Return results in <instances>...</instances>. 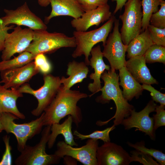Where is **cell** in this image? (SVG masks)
<instances>
[{"label": "cell", "instance_id": "484cf974", "mask_svg": "<svg viewBox=\"0 0 165 165\" xmlns=\"http://www.w3.org/2000/svg\"><path fill=\"white\" fill-rule=\"evenodd\" d=\"M161 0H142L143 16L142 20L141 32L147 28L150 24V20L152 15L159 10Z\"/></svg>", "mask_w": 165, "mask_h": 165}, {"label": "cell", "instance_id": "f546056e", "mask_svg": "<svg viewBox=\"0 0 165 165\" xmlns=\"http://www.w3.org/2000/svg\"><path fill=\"white\" fill-rule=\"evenodd\" d=\"M160 8L156 12L153 13L150 18V24L160 28H165V1L161 0Z\"/></svg>", "mask_w": 165, "mask_h": 165}, {"label": "cell", "instance_id": "ffe728a7", "mask_svg": "<svg viewBox=\"0 0 165 165\" xmlns=\"http://www.w3.org/2000/svg\"><path fill=\"white\" fill-rule=\"evenodd\" d=\"M23 97V93L18 89H6L0 83V113H11L19 119H25V116L17 108L16 101Z\"/></svg>", "mask_w": 165, "mask_h": 165}, {"label": "cell", "instance_id": "9c48e42d", "mask_svg": "<svg viewBox=\"0 0 165 165\" xmlns=\"http://www.w3.org/2000/svg\"><path fill=\"white\" fill-rule=\"evenodd\" d=\"M113 32L110 33L103 46V57L108 61L111 69L119 70L125 66V53L127 46L122 42L119 31V20L115 19Z\"/></svg>", "mask_w": 165, "mask_h": 165}, {"label": "cell", "instance_id": "ac0fdd59", "mask_svg": "<svg viewBox=\"0 0 165 165\" xmlns=\"http://www.w3.org/2000/svg\"><path fill=\"white\" fill-rule=\"evenodd\" d=\"M50 4L51 11L48 16L45 17L46 24L54 17L68 16L77 19L84 13L77 0H50Z\"/></svg>", "mask_w": 165, "mask_h": 165}, {"label": "cell", "instance_id": "1f68e13d", "mask_svg": "<svg viewBox=\"0 0 165 165\" xmlns=\"http://www.w3.org/2000/svg\"><path fill=\"white\" fill-rule=\"evenodd\" d=\"M130 162H138L144 165H160L150 155L136 150L130 151Z\"/></svg>", "mask_w": 165, "mask_h": 165}, {"label": "cell", "instance_id": "f35d334b", "mask_svg": "<svg viewBox=\"0 0 165 165\" xmlns=\"http://www.w3.org/2000/svg\"><path fill=\"white\" fill-rule=\"evenodd\" d=\"M128 0H112V2L116 1V5L113 13L116 14L119 10H121Z\"/></svg>", "mask_w": 165, "mask_h": 165}, {"label": "cell", "instance_id": "d4e9b609", "mask_svg": "<svg viewBox=\"0 0 165 165\" xmlns=\"http://www.w3.org/2000/svg\"><path fill=\"white\" fill-rule=\"evenodd\" d=\"M35 56L32 53L24 51L12 59L0 61V72L22 67L32 61Z\"/></svg>", "mask_w": 165, "mask_h": 165}, {"label": "cell", "instance_id": "d590c367", "mask_svg": "<svg viewBox=\"0 0 165 165\" xmlns=\"http://www.w3.org/2000/svg\"><path fill=\"white\" fill-rule=\"evenodd\" d=\"M85 12L108 4V0H77Z\"/></svg>", "mask_w": 165, "mask_h": 165}, {"label": "cell", "instance_id": "e575fe53", "mask_svg": "<svg viewBox=\"0 0 165 165\" xmlns=\"http://www.w3.org/2000/svg\"><path fill=\"white\" fill-rule=\"evenodd\" d=\"M143 90H147L150 92L152 100L160 105H165V94H163L152 86L150 84H143L141 85Z\"/></svg>", "mask_w": 165, "mask_h": 165}, {"label": "cell", "instance_id": "8992f818", "mask_svg": "<svg viewBox=\"0 0 165 165\" xmlns=\"http://www.w3.org/2000/svg\"><path fill=\"white\" fill-rule=\"evenodd\" d=\"M50 128V126H46L42 132L39 141L35 145H26L15 160L16 165H50L59 163L61 158L54 154H48L46 151L51 132Z\"/></svg>", "mask_w": 165, "mask_h": 165}, {"label": "cell", "instance_id": "30bf717a", "mask_svg": "<svg viewBox=\"0 0 165 165\" xmlns=\"http://www.w3.org/2000/svg\"><path fill=\"white\" fill-rule=\"evenodd\" d=\"M98 145V140L92 139H88L86 144L79 148L61 141L57 143L54 154L61 158L65 156H70L84 165H97L96 153Z\"/></svg>", "mask_w": 165, "mask_h": 165}, {"label": "cell", "instance_id": "d6a6232c", "mask_svg": "<svg viewBox=\"0 0 165 165\" xmlns=\"http://www.w3.org/2000/svg\"><path fill=\"white\" fill-rule=\"evenodd\" d=\"M34 61L36 68L43 75L48 74L51 72L52 65L45 54L39 53L35 57Z\"/></svg>", "mask_w": 165, "mask_h": 165}, {"label": "cell", "instance_id": "74e56055", "mask_svg": "<svg viewBox=\"0 0 165 165\" xmlns=\"http://www.w3.org/2000/svg\"><path fill=\"white\" fill-rule=\"evenodd\" d=\"M14 27V25L3 26L0 24V52L2 51L4 49L5 40L8 33V31L13 29Z\"/></svg>", "mask_w": 165, "mask_h": 165}, {"label": "cell", "instance_id": "cb8c5ba5", "mask_svg": "<svg viewBox=\"0 0 165 165\" xmlns=\"http://www.w3.org/2000/svg\"><path fill=\"white\" fill-rule=\"evenodd\" d=\"M154 44L147 28L132 39L127 45L128 58L137 56H143L148 48Z\"/></svg>", "mask_w": 165, "mask_h": 165}, {"label": "cell", "instance_id": "83f0119b", "mask_svg": "<svg viewBox=\"0 0 165 165\" xmlns=\"http://www.w3.org/2000/svg\"><path fill=\"white\" fill-rule=\"evenodd\" d=\"M146 63L165 64V47L154 44L147 50L143 55Z\"/></svg>", "mask_w": 165, "mask_h": 165}, {"label": "cell", "instance_id": "8fae6325", "mask_svg": "<svg viewBox=\"0 0 165 165\" xmlns=\"http://www.w3.org/2000/svg\"><path fill=\"white\" fill-rule=\"evenodd\" d=\"M4 11L5 15L0 18V24L3 26L13 24L26 26L33 30L47 29L46 24L31 11L26 2L15 10L5 9Z\"/></svg>", "mask_w": 165, "mask_h": 165}, {"label": "cell", "instance_id": "3957f363", "mask_svg": "<svg viewBox=\"0 0 165 165\" xmlns=\"http://www.w3.org/2000/svg\"><path fill=\"white\" fill-rule=\"evenodd\" d=\"M76 43L74 37L59 32H50L44 30H33V40L25 51L35 57L39 53H51L64 47L74 48Z\"/></svg>", "mask_w": 165, "mask_h": 165}, {"label": "cell", "instance_id": "ab89813d", "mask_svg": "<svg viewBox=\"0 0 165 165\" xmlns=\"http://www.w3.org/2000/svg\"><path fill=\"white\" fill-rule=\"evenodd\" d=\"M50 0H38V4L42 7H46L50 4Z\"/></svg>", "mask_w": 165, "mask_h": 165}, {"label": "cell", "instance_id": "52a82bcc", "mask_svg": "<svg viewBox=\"0 0 165 165\" xmlns=\"http://www.w3.org/2000/svg\"><path fill=\"white\" fill-rule=\"evenodd\" d=\"M43 85L38 90L33 89L27 83L18 88L21 93L32 95L37 99V106L31 112L32 114L35 116H39L42 113L53 100L62 85L59 76L49 74L43 75Z\"/></svg>", "mask_w": 165, "mask_h": 165}, {"label": "cell", "instance_id": "7c38bea8", "mask_svg": "<svg viewBox=\"0 0 165 165\" xmlns=\"http://www.w3.org/2000/svg\"><path fill=\"white\" fill-rule=\"evenodd\" d=\"M156 105L152 100L148 103L143 109L139 112H136L135 109H133L130 115L124 119L121 124L127 130L135 128L136 131L138 130L145 133L152 140H155L156 130L153 127V117L149 116V114L155 112Z\"/></svg>", "mask_w": 165, "mask_h": 165}, {"label": "cell", "instance_id": "7a4b0ae2", "mask_svg": "<svg viewBox=\"0 0 165 165\" xmlns=\"http://www.w3.org/2000/svg\"><path fill=\"white\" fill-rule=\"evenodd\" d=\"M107 71L105 70L101 75V78L104 81V84L100 90L101 94L97 97L95 100L97 102L103 104L113 100L116 105V110L114 115L109 119L105 121L99 120L96 124L102 126L114 119L113 125L116 126L121 124L123 119L130 115L134 108L123 97L119 86V76L116 70L110 69Z\"/></svg>", "mask_w": 165, "mask_h": 165}, {"label": "cell", "instance_id": "7402d4cb", "mask_svg": "<svg viewBox=\"0 0 165 165\" xmlns=\"http://www.w3.org/2000/svg\"><path fill=\"white\" fill-rule=\"evenodd\" d=\"M119 71L120 80L119 84L123 88L122 94L124 98L128 101H131L134 97L138 99L143 90L141 85L132 76L125 66Z\"/></svg>", "mask_w": 165, "mask_h": 165}, {"label": "cell", "instance_id": "8d00e7d4", "mask_svg": "<svg viewBox=\"0 0 165 165\" xmlns=\"http://www.w3.org/2000/svg\"><path fill=\"white\" fill-rule=\"evenodd\" d=\"M3 139L6 146L5 152L0 162V165H10L12 164L11 150L12 148L9 145V137L7 135L4 137Z\"/></svg>", "mask_w": 165, "mask_h": 165}, {"label": "cell", "instance_id": "d6986e66", "mask_svg": "<svg viewBox=\"0 0 165 165\" xmlns=\"http://www.w3.org/2000/svg\"><path fill=\"white\" fill-rule=\"evenodd\" d=\"M143 56H137L129 58L125 66L139 83L147 84H158V82L150 73L147 66Z\"/></svg>", "mask_w": 165, "mask_h": 165}, {"label": "cell", "instance_id": "b9f144b4", "mask_svg": "<svg viewBox=\"0 0 165 165\" xmlns=\"http://www.w3.org/2000/svg\"><path fill=\"white\" fill-rule=\"evenodd\" d=\"M0 115H1V113H0Z\"/></svg>", "mask_w": 165, "mask_h": 165}, {"label": "cell", "instance_id": "60d3db41", "mask_svg": "<svg viewBox=\"0 0 165 165\" xmlns=\"http://www.w3.org/2000/svg\"><path fill=\"white\" fill-rule=\"evenodd\" d=\"M4 130L3 127L2 126V123L0 121V132H1L3 130Z\"/></svg>", "mask_w": 165, "mask_h": 165}, {"label": "cell", "instance_id": "5b68a950", "mask_svg": "<svg viewBox=\"0 0 165 165\" xmlns=\"http://www.w3.org/2000/svg\"><path fill=\"white\" fill-rule=\"evenodd\" d=\"M43 112L41 116L30 122L22 124L15 123L14 120L19 118L9 112L1 113L0 121L4 130L8 133H11L17 141V148L21 152L26 145L27 141L41 132L43 125Z\"/></svg>", "mask_w": 165, "mask_h": 165}, {"label": "cell", "instance_id": "5bb4252c", "mask_svg": "<svg viewBox=\"0 0 165 165\" xmlns=\"http://www.w3.org/2000/svg\"><path fill=\"white\" fill-rule=\"evenodd\" d=\"M97 165H129L130 156L121 146L108 141L98 146L96 153Z\"/></svg>", "mask_w": 165, "mask_h": 165}, {"label": "cell", "instance_id": "277c9868", "mask_svg": "<svg viewBox=\"0 0 165 165\" xmlns=\"http://www.w3.org/2000/svg\"><path fill=\"white\" fill-rule=\"evenodd\" d=\"M115 17L112 16L110 18L99 28L89 31H76L73 32L76 43V48L72 56L76 58L83 55L84 62L89 65V56L94 46L102 42L103 46L105 44L107 37L112 29Z\"/></svg>", "mask_w": 165, "mask_h": 165}, {"label": "cell", "instance_id": "6da1fadb", "mask_svg": "<svg viewBox=\"0 0 165 165\" xmlns=\"http://www.w3.org/2000/svg\"><path fill=\"white\" fill-rule=\"evenodd\" d=\"M61 86L53 100L43 112V125L51 126L59 123L61 119L70 115L73 122L78 127L82 116L77 104L80 99L86 98L88 95L79 90H63Z\"/></svg>", "mask_w": 165, "mask_h": 165}, {"label": "cell", "instance_id": "2e32d148", "mask_svg": "<svg viewBox=\"0 0 165 165\" xmlns=\"http://www.w3.org/2000/svg\"><path fill=\"white\" fill-rule=\"evenodd\" d=\"M109 5L107 4L97 8L88 10L77 19H73L71 25L76 31H85L91 27L98 26L101 23L108 20L112 16Z\"/></svg>", "mask_w": 165, "mask_h": 165}, {"label": "cell", "instance_id": "4dcf8cb0", "mask_svg": "<svg viewBox=\"0 0 165 165\" xmlns=\"http://www.w3.org/2000/svg\"><path fill=\"white\" fill-rule=\"evenodd\" d=\"M147 28L154 44L165 47V28H158L149 24Z\"/></svg>", "mask_w": 165, "mask_h": 165}, {"label": "cell", "instance_id": "44dd1931", "mask_svg": "<svg viewBox=\"0 0 165 165\" xmlns=\"http://www.w3.org/2000/svg\"><path fill=\"white\" fill-rule=\"evenodd\" d=\"M67 75V78L62 76L61 79V87L64 90H68L75 84L82 82L86 78L89 70L84 62H78L73 61L68 65Z\"/></svg>", "mask_w": 165, "mask_h": 165}, {"label": "cell", "instance_id": "4fadbf2b", "mask_svg": "<svg viewBox=\"0 0 165 165\" xmlns=\"http://www.w3.org/2000/svg\"><path fill=\"white\" fill-rule=\"evenodd\" d=\"M8 33L5 40L4 47L2 51V60L11 59L15 54L24 51L32 42L33 30L29 28H22L20 26L13 28Z\"/></svg>", "mask_w": 165, "mask_h": 165}, {"label": "cell", "instance_id": "4316f807", "mask_svg": "<svg viewBox=\"0 0 165 165\" xmlns=\"http://www.w3.org/2000/svg\"><path fill=\"white\" fill-rule=\"evenodd\" d=\"M127 143L129 147L134 148L135 150L152 156L160 165H165V154L162 151L158 149L146 147L144 141L142 140L134 144L127 141Z\"/></svg>", "mask_w": 165, "mask_h": 165}, {"label": "cell", "instance_id": "9a60e30c", "mask_svg": "<svg viewBox=\"0 0 165 165\" xmlns=\"http://www.w3.org/2000/svg\"><path fill=\"white\" fill-rule=\"evenodd\" d=\"M1 72L0 83H3V86L6 89H18L39 72L34 62L32 61L22 67Z\"/></svg>", "mask_w": 165, "mask_h": 165}, {"label": "cell", "instance_id": "e0dca14e", "mask_svg": "<svg viewBox=\"0 0 165 165\" xmlns=\"http://www.w3.org/2000/svg\"><path fill=\"white\" fill-rule=\"evenodd\" d=\"M91 57L90 60L89 65L94 69V72L91 73L90 78L93 80V83H90L88 86L89 91L93 94L100 91L102 87L100 79L102 74L105 70L110 69V66L105 64L103 60V55L100 46L93 47L90 51Z\"/></svg>", "mask_w": 165, "mask_h": 165}, {"label": "cell", "instance_id": "836d02e7", "mask_svg": "<svg viewBox=\"0 0 165 165\" xmlns=\"http://www.w3.org/2000/svg\"><path fill=\"white\" fill-rule=\"evenodd\" d=\"M165 106L156 105L155 112L156 114H153L154 130H156L161 127L165 126Z\"/></svg>", "mask_w": 165, "mask_h": 165}, {"label": "cell", "instance_id": "603a6c76", "mask_svg": "<svg viewBox=\"0 0 165 165\" xmlns=\"http://www.w3.org/2000/svg\"><path fill=\"white\" fill-rule=\"evenodd\" d=\"M73 122L72 117L68 115L67 118L61 124L56 123L51 126V132L47 144L49 148L53 147L57 136L61 134L64 137L66 143L72 146H78L74 140L72 133V126Z\"/></svg>", "mask_w": 165, "mask_h": 165}, {"label": "cell", "instance_id": "f1b7e54d", "mask_svg": "<svg viewBox=\"0 0 165 165\" xmlns=\"http://www.w3.org/2000/svg\"><path fill=\"white\" fill-rule=\"evenodd\" d=\"M115 128L116 126L113 125L112 127L107 128L103 130H97L87 135L82 134L75 130L74 131L73 134L76 136V138L80 139L82 140L86 139H92L100 140L103 141L104 142H107L111 141L109 133Z\"/></svg>", "mask_w": 165, "mask_h": 165}, {"label": "cell", "instance_id": "ba28073f", "mask_svg": "<svg viewBox=\"0 0 165 165\" xmlns=\"http://www.w3.org/2000/svg\"><path fill=\"white\" fill-rule=\"evenodd\" d=\"M123 13L119 16L122 22L120 30L123 43L127 45L141 32L143 16L141 0H128Z\"/></svg>", "mask_w": 165, "mask_h": 165}]
</instances>
